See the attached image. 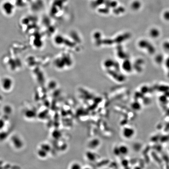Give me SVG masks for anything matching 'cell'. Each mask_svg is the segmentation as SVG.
Returning <instances> with one entry per match:
<instances>
[{"label":"cell","instance_id":"7","mask_svg":"<svg viewBox=\"0 0 169 169\" xmlns=\"http://www.w3.org/2000/svg\"><path fill=\"white\" fill-rule=\"evenodd\" d=\"M80 164L77 163H73L71 165H70V168H80Z\"/></svg>","mask_w":169,"mask_h":169},{"label":"cell","instance_id":"6","mask_svg":"<svg viewBox=\"0 0 169 169\" xmlns=\"http://www.w3.org/2000/svg\"><path fill=\"white\" fill-rule=\"evenodd\" d=\"M140 3L138 1H135L133 2L132 6L133 8L134 9H138L140 7Z\"/></svg>","mask_w":169,"mask_h":169},{"label":"cell","instance_id":"1","mask_svg":"<svg viewBox=\"0 0 169 169\" xmlns=\"http://www.w3.org/2000/svg\"><path fill=\"white\" fill-rule=\"evenodd\" d=\"M10 140L12 145L15 149L20 150L23 146V141L18 135H13L11 137Z\"/></svg>","mask_w":169,"mask_h":169},{"label":"cell","instance_id":"2","mask_svg":"<svg viewBox=\"0 0 169 169\" xmlns=\"http://www.w3.org/2000/svg\"><path fill=\"white\" fill-rule=\"evenodd\" d=\"M13 85V81L9 77H4L1 82L2 89L6 91H9L12 89Z\"/></svg>","mask_w":169,"mask_h":169},{"label":"cell","instance_id":"10","mask_svg":"<svg viewBox=\"0 0 169 169\" xmlns=\"http://www.w3.org/2000/svg\"><path fill=\"white\" fill-rule=\"evenodd\" d=\"M2 96H1L0 94V100H2Z\"/></svg>","mask_w":169,"mask_h":169},{"label":"cell","instance_id":"3","mask_svg":"<svg viewBox=\"0 0 169 169\" xmlns=\"http://www.w3.org/2000/svg\"><path fill=\"white\" fill-rule=\"evenodd\" d=\"M14 8L13 4L9 2H5L2 5L3 10L7 15H11L12 14Z\"/></svg>","mask_w":169,"mask_h":169},{"label":"cell","instance_id":"5","mask_svg":"<svg viewBox=\"0 0 169 169\" xmlns=\"http://www.w3.org/2000/svg\"><path fill=\"white\" fill-rule=\"evenodd\" d=\"M15 61H14L13 59H12L10 60L9 61V65H10L11 68H12V70H14L15 69V67H16V66L15 65Z\"/></svg>","mask_w":169,"mask_h":169},{"label":"cell","instance_id":"8","mask_svg":"<svg viewBox=\"0 0 169 169\" xmlns=\"http://www.w3.org/2000/svg\"><path fill=\"white\" fill-rule=\"evenodd\" d=\"M5 121L2 119H0V130L2 129V127L4 126Z\"/></svg>","mask_w":169,"mask_h":169},{"label":"cell","instance_id":"9","mask_svg":"<svg viewBox=\"0 0 169 169\" xmlns=\"http://www.w3.org/2000/svg\"><path fill=\"white\" fill-rule=\"evenodd\" d=\"M164 16H165L166 18H169V12H165V13L164 14Z\"/></svg>","mask_w":169,"mask_h":169},{"label":"cell","instance_id":"4","mask_svg":"<svg viewBox=\"0 0 169 169\" xmlns=\"http://www.w3.org/2000/svg\"><path fill=\"white\" fill-rule=\"evenodd\" d=\"M122 132L123 136L127 138H131L135 133L134 129L130 127L124 128Z\"/></svg>","mask_w":169,"mask_h":169}]
</instances>
